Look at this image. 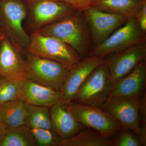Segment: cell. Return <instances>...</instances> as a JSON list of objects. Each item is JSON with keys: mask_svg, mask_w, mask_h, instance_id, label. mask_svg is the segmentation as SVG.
<instances>
[{"mask_svg": "<svg viewBox=\"0 0 146 146\" xmlns=\"http://www.w3.org/2000/svg\"><path fill=\"white\" fill-rule=\"evenodd\" d=\"M145 60L137 64L127 75L112 84L110 97L141 96L146 86Z\"/></svg>", "mask_w": 146, "mask_h": 146, "instance_id": "9a60e30c", "label": "cell"}, {"mask_svg": "<svg viewBox=\"0 0 146 146\" xmlns=\"http://www.w3.org/2000/svg\"><path fill=\"white\" fill-rule=\"evenodd\" d=\"M27 52L39 57L55 60L72 68L82 60L70 45L53 36L33 32Z\"/></svg>", "mask_w": 146, "mask_h": 146, "instance_id": "3957f363", "label": "cell"}, {"mask_svg": "<svg viewBox=\"0 0 146 146\" xmlns=\"http://www.w3.org/2000/svg\"><path fill=\"white\" fill-rule=\"evenodd\" d=\"M29 7L28 28L36 31L67 17L76 11L74 7L56 0H25Z\"/></svg>", "mask_w": 146, "mask_h": 146, "instance_id": "ba28073f", "label": "cell"}, {"mask_svg": "<svg viewBox=\"0 0 146 146\" xmlns=\"http://www.w3.org/2000/svg\"><path fill=\"white\" fill-rule=\"evenodd\" d=\"M28 14L27 7L21 0L0 1V17L5 34L22 54L27 52L30 42V35L23 25Z\"/></svg>", "mask_w": 146, "mask_h": 146, "instance_id": "7a4b0ae2", "label": "cell"}, {"mask_svg": "<svg viewBox=\"0 0 146 146\" xmlns=\"http://www.w3.org/2000/svg\"><path fill=\"white\" fill-rule=\"evenodd\" d=\"M106 56V63L115 82L127 75L138 63L145 60L146 41Z\"/></svg>", "mask_w": 146, "mask_h": 146, "instance_id": "8fae6325", "label": "cell"}, {"mask_svg": "<svg viewBox=\"0 0 146 146\" xmlns=\"http://www.w3.org/2000/svg\"><path fill=\"white\" fill-rule=\"evenodd\" d=\"M8 36L3 35L0 42V76L20 83L28 79L26 60Z\"/></svg>", "mask_w": 146, "mask_h": 146, "instance_id": "7c38bea8", "label": "cell"}, {"mask_svg": "<svg viewBox=\"0 0 146 146\" xmlns=\"http://www.w3.org/2000/svg\"><path fill=\"white\" fill-rule=\"evenodd\" d=\"M105 61V57L89 56L72 67L60 90V102L66 105L72 101L80 87L88 76Z\"/></svg>", "mask_w": 146, "mask_h": 146, "instance_id": "4fadbf2b", "label": "cell"}, {"mask_svg": "<svg viewBox=\"0 0 146 146\" xmlns=\"http://www.w3.org/2000/svg\"><path fill=\"white\" fill-rule=\"evenodd\" d=\"M113 83L105 61L88 76L72 102L101 108L109 98Z\"/></svg>", "mask_w": 146, "mask_h": 146, "instance_id": "277c9868", "label": "cell"}, {"mask_svg": "<svg viewBox=\"0 0 146 146\" xmlns=\"http://www.w3.org/2000/svg\"><path fill=\"white\" fill-rule=\"evenodd\" d=\"M66 109L83 126L93 129L108 137H112L123 129L121 124L101 108L71 102Z\"/></svg>", "mask_w": 146, "mask_h": 146, "instance_id": "52a82bcc", "label": "cell"}, {"mask_svg": "<svg viewBox=\"0 0 146 146\" xmlns=\"http://www.w3.org/2000/svg\"><path fill=\"white\" fill-rule=\"evenodd\" d=\"M59 146H112L110 137L89 128L68 139L62 140Z\"/></svg>", "mask_w": 146, "mask_h": 146, "instance_id": "d6986e66", "label": "cell"}, {"mask_svg": "<svg viewBox=\"0 0 146 146\" xmlns=\"http://www.w3.org/2000/svg\"><path fill=\"white\" fill-rule=\"evenodd\" d=\"M138 138L142 146L146 145V127H141L140 132Z\"/></svg>", "mask_w": 146, "mask_h": 146, "instance_id": "f1b7e54d", "label": "cell"}, {"mask_svg": "<svg viewBox=\"0 0 146 146\" xmlns=\"http://www.w3.org/2000/svg\"><path fill=\"white\" fill-rule=\"evenodd\" d=\"M9 127L0 121V143L5 137Z\"/></svg>", "mask_w": 146, "mask_h": 146, "instance_id": "83f0119b", "label": "cell"}, {"mask_svg": "<svg viewBox=\"0 0 146 146\" xmlns=\"http://www.w3.org/2000/svg\"><path fill=\"white\" fill-rule=\"evenodd\" d=\"M4 34H5V33H3L1 31H0V36H2L3 35H4Z\"/></svg>", "mask_w": 146, "mask_h": 146, "instance_id": "f546056e", "label": "cell"}, {"mask_svg": "<svg viewBox=\"0 0 146 146\" xmlns=\"http://www.w3.org/2000/svg\"><path fill=\"white\" fill-rule=\"evenodd\" d=\"M91 32L93 46L103 42L128 19L91 7L83 11Z\"/></svg>", "mask_w": 146, "mask_h": 146, "instance_id": "30bf717a", "label": "cell"}, {"mask_svg": "<svg viewBox=\"0 0 146 146\" xmlns=\"http://www.w3.org/2000/svg\"><path fill=\"white\" fill-rule=\"evenodd\" d=\"M37 31L42 35L55 37L70 45L81 59L89 56L93 48L90 29L83 11H76Z\"/></svg>", "mask_w": 146, "mask_h": 146, "instance_id": "6da1fadb", "label": "cell"}, {"mask_svg": "<svg viewBox=\"0 0 146 146\" xmlns=\"http://www.w3.org/2000/svg\"><path fill=\"white\" fill-rule=\"evenodd\" d=\"M145 41L146 33L141 30L136 18H129L107 39L93 47L89 56L104 58Z\"/></svg>", "mask_w": 146, "mask_h": 146, "instance_id": "8992f818", "label": "cell"}, {"mask_svg": "<svg viewBox=\"0 0 146 146\" xmlns=\"http://www.w3.org/2000/svg\"><path fill=\"white\" fill-rule=\"evenodd\" d=\"M27 104L21 98L0 105V121L9 128L25 123Z\"/></svg>", "mask_w": 146, "mask_h": 146, "instance_id": "ac0fdd59", "label": "cell"}, {"mask_svg": "<svg viewBox=\"0 0 146 146\" xmlns=\"http://www.w3.org/2000/svg\"><path fill=\"white\" fill-rule=\"evenodd\" d=\"M25 125L29 129H52L50 107L28 104Z\"/></svg>", "mask_w": 146, "mask_h": 146, "instance_id": "44dd1931", "label": "cell"}, {"mask_svg": "<svg viewBox=\"0 0 146 146\" xmlns=\"http://www.w3.org/2000/svg\"><path fill=\"white\" fill-rule=\"evenodd\" d=\"M3 36V35H2V36H0V42H1V40L2 37ZM0 77H1V76H0Z\"/></svg>", "mask_w": 146, "mask_h": 146, "instance_id": "4dcf8cb0", "label": "cell"}, {"mask_svg": "<svg viewBox=\"0 0 146 146\" xmlns=\"http://www.w3.org/2000/svg\"><path fill=\"white\" fill-rule=\"evenodd\" d=\"M19 97L27 104L50 107L60 102L61 94L27 79L19 83Z\"/></svg>", "mask_w": 146, "mask_h": 146, "instance_id": "5bb4252c", "label": "cell"}, {"mask_svg": "<svg viewBox=\"0 0 146 146\" xmlns=\"http://www.w3.org/2000/svg\"><path fill=\"white\" fill-rule=\"evenodd\" d=\"M135 18L138 22L139 27L141 30L146 33V3L143 8L136 15Z\"/></svg>", "mask_w": 146, "mask_h": 146, "instance_id": "4316f807", "label": "cell"}, {"mask_svg": "<svg viewBox=\"0 0 146 146\" xmlns=\"http://www.w3.org/2000/svg\"><path fill=\"white\" fill-rule=\"evenodd\" d=\"M139 122L142 125V127H146V95L144 94L140 100L139 109Z\"/></svg>", "mask_w": 146, "mask_h": 146, "instance_id": "484cf974", "label": "cell"}, {"mask_svg": "<svg viewBox=\"0 0 146 146\" xmlns=\"http://www.w3.org/2000/svg\"><path fill=\"white\" fill-rule=\"evenodd\" d=\"M37 144L39 146H59L61 139L52 129H30Z\"/></svg>", "mask_w": 146, "mask_h": 146, "instance_id": "7402d4cb", "label": "cell"}, {"mask_svg": "<svg viewBox=\"0 0 146 146\" xmlns=\"http://www.w3.org/2000/svg\"><path fill=\"white\" fill-rule=\"evenodd\" d=\"M50 114L52 130L62 140L70 138L83 129V126L60 102L50 107Z\"/></svg>", "mask_w": 146, "mask_h": 146, "instance_id": "2e32d148", "label": "cell"}, {"mask_svg": "<svg viewBox=\"0 0 146 146\" xmlns=\"http://www.w3.org/2000/svg\"><path fill=\"white\" fill-rule=\"evenodd\" d=\"M145 3L146 0H98L94 7L129 19L136 17Z\"/></svg>", "mask_w": 146, "mask_h": 146, "instance_id": "e0dca14e", "label": "cell"}, {"mask_svg": "<svg viewBox=\"0 0 146 146\" xmlns=\"http://www.w3.org/2000/svg\"><path fill=\"white\" fill-rule=\"evenodd\" d=\"M141 96L110 97L101 108L120 123L123 129H130L138 137L141 129L139 109Z\"/></svg>", "mask_w": 146, "mask_h": 146, "instance_id": "9c48e42d", "label": "cell"}, {"mask_svg": "<svg viewBox=\"0 0 146 146\" xmlns=\"http://www.w3.org/2000/svg\"><path fill=\"white\" fill-rule=\"evenodd\" d=\"M37 144L30 129L25 125L9 128L0 146H36Z\"/></svg>", "mask_w": 146, "mask_h": 146, "instance_id": "ffe728a7", "label": "cell"}, {"mask_svg": "<svg viewBox=\"0 0 146 146\" xmlns=\"http://www.w3.org/2000/svg\"><path fill=\"white\" fill-rule=\"evenodd\" d=\"M19 97V83L0 77V105Z\"/></svg>", "mask_w": 146, "mask_h": 146, "instance_id": "603a6c76", "label": "cell"}, {"mask_svg": "<svg viewBox=\"0 0 146 146\" xmlns=\"http://www.w3.org/2000/svg\"><path fill=\"white\" fill-rule=\"evenodd\" d=\"M112 146H142L138 136L134 133L122 129L110 137Z\"/></svg>", "mask_w": 146, "mask_h": 146, "instance_id": "cb8c5ba5", "label": "cell"}, {"mask_svg": "<svg viewBox=\"0 0 146 146\" xmlns=\"http://www.w3.org/2000/svg\"><path fill=\"white\" fill-rule=\"evenodd\" d=\"M28 79L43 86L60 91L71 68L55 60L27 52Z\"/></svg>", "mask_w": 146, "mask_h": 146, "instance_id": "5b68a950", "label": "cell"}, {"mask_svg": "<svg viewBox=\"0 0 146 146\" xmlns=\"http://www.w3.org/2000/svg\"><path fill=\"white\" fill-rule=\"evenodd\" d=\"M62 2L79 11H83L86 9L94 6L98 0H56Z\"/></svg>", "mask_w": 146, "mask_h": 146, "instance_id": "d4e9b609", "label": "cell"}]
</instances>
